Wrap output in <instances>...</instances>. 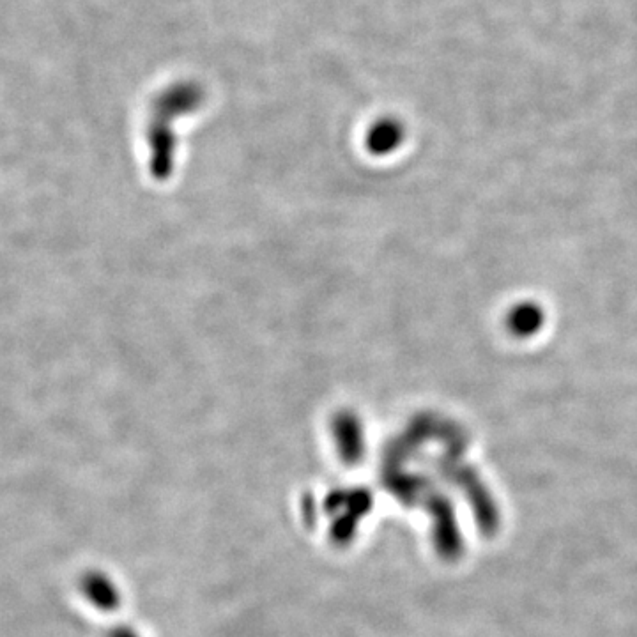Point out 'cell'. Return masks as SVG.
I'll return each mask as SVG.
<instances>
[{
	"label": "cell",
	"mask_w": 637,
	"mask_h": 637,
	"mask_svg": "<svg viewBox=\"0 0 637 637\" xmlns=\"http://www.w3.org/2000/svg\"><path fill=\"white\" fill-rule=\"evenodd\" d=\"M544 310L533 301H524L515 305L507 315V328L519 338L533 337L544 326Z\"/></svg>",
	"instance_id": "6da1fadb"
},
{
	"label": "cell",
	"mask_w": 637,
	"mask_h": 637,
	"mask_svg": "<svg viewBox=\"0 0 637 637\" xmlns=\"http://www.w3.org/2000/svg\"><path fill=\"white\" fill-rule=\"evenodd\" d=\"M84 590L94 606L101 611H116L121 604V591L117 584L105 574H91L85 579Z\"/></svg>",
	"instance_id": "7a4b0ae2"
},
{
	"label": "cell",
	"mask_w": 637,
	"mask_h": 637,
	"mask_svg": "<svg viewBox=\"0 0 637 637\" xmlns=\"http://www.w3.org/2000/svg\"><path fill=\"white\" fill-rule=\"evenodd\" d=\"M110 637H144L140 636L139 632L135 629H131V627H117Z\"/></svg>",
	"instance_id": "3957f363"
}]
</instances>
